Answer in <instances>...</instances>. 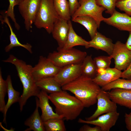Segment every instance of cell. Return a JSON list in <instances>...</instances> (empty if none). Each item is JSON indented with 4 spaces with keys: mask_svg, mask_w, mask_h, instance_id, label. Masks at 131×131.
<instances>
[{
    "mask_svg": "<svg viewBox=\"0 0 131 131\" xmlns=\"http://www.w3.org/2000/svg\"><path fill=\"white\" fill-rule=\"evenodd\" d=\"M2 61L11 63L15 66L23 85V93L18 102L21 112L28 99L32 96L36 97L41 91L37 86L32 74L33 67L12 54L10 55L7 59Z\"/></svg>",
    "mask_w": 131,
    "mask_h": 131,
    "instance_id": "cell-1",
    "label": "cell"
},
{
    "mask_svg": "<svg viewBox=\"0 0 131 131\" xmlns=\"http://www.w3.org/2000/svg\"><path fill=\"white\" fill-rule=\"evenodd\" d=\"M62 88L63 90L69 91L74 94L85 107L97 103L98 95L101 90L100 87L92 79L82 75L62 86Z\"/></svg>",
    "mask_w": 131,
    "mask_h": 131,
    "instance_id": "cell-2",
    "label": "cell"
},
{
    "mask_svg": "<svg viewBox=\"0 0 131 131\" xmlns=\"http://www.w3.org/2000/svg\"><path fill=\"white\" fill-rule=\"evenodd\" d=\"M49 100L55 106L56 113L67 121L75 119L84 107L75 96L64 90L50 94Z\"/></svg>",
    "mask_w": 131,
    "mask_h": 131,
    "instance_id": "cell-3",
    "label": "cell"
},
{
    "mask_svg": "<svg viewBox=\"0 0 131 131\" xmlns=\"http://www.w3.org/2000/svg\"><path fill=\"white\" fill-rule=\"evenodd\" d=\"M60 18L54 8L53 0H41L34 24L37 28H44L50 34Z\"/></svg>",
    "mask_w": 131,
    "mask_h": 131,
    "instance_id": "cell-4",
    "label": "cell"
},
{
    "mask_svg": "<svg viewBox=\"0 0 131 131\" xmlns=\"http://www.w3.org/2000/svg\"><path fill=\"white\" fill-rule=\"evenodd\" d=\"M49 53L47 58L59 68L72 64L82 62L87 53L72 48L68 49H57Z\"/></svg>",
    "mask_w": 131,
    "mask_h": 131,
    "instance_id": "cell-5",
    "label": "cell"
},
{
    "mask_svg": "<svg viewBox=\"0 0 131 131\" xmlns=\"http://www.w3.org/2000/svg\"><path fill=\"white\" fill-rule=\"evenodd\" d=\"M80 6L72 16V20L81 16H86L92 17L96 21L98 28L104 17L102 15L106 9L98 5L96 0H79Z\"/></svg>",
    "mask_w": 131,
    "mask_h": 131,
    "instance_id": "cell-6",
    "label": "cell"
},
{
    "mask_svg": "<svg viewBox=\"0 0 131 131\" xmlns=\"http://www.w3.org/2000/svg\"><path fill=\"white\" fill-rule=\"evenodd\" d=\"M61 68L57 67L47 57L40 56L38 63L32 69V74L36 82L43 79L54 77Z\"/></svg>",
    "mask_w": 131,
    "mask_h": 131,
    "instance_id": "cell-7",
    "label": "cell"
},
{
    "mask_svg": "<svg viewBox=\"0 0 131 131\" xmlns=\"http://www.w3.org/2000/svg\"><path fill=\"white\" fill-rule=\"evenodd\" d=\"M41 0H24L18 5L19 11L24 20L25 29L32 28L38 9Z\"/></svg>",
    "mask_w": 131,
    "mask_h": 131,
    "instance_id": "cell-8",
    "label": "cell"
},
{
    "mask_svg": "<svg viewBox=\"0 0 131 131\" xmlns=\"http://www.w3.org/2000/svg\"><path fill=\"white\" fill-rule=\"evenodd\" d=\"M111 56L114 60L115 68L119 70H125L131 62V51L120 41L114 44Z\"/></svg>",
    "mask_w": 131,
    "mask_h": 131,
    "instance_id": "cell-9",
    "label": "cell"
},
{
    "mask_svg": "<svg viewBox=\"0 0 131 131\" xmlns=\"http://www.w3.org/2000/svg\"><path fill=\"white\" fill-rule=\"evenodd\" d=\"M97 102L96 110L92 115L86 118V120H93L103 114L117 111V104L111 99L107 91L101 89L98 95Z\"/></svg>",
    "mask_w": 131,
    "mask_h": 131,
    "instance_id": "cell-10",
    "label": "cell"
},
{
    "mask_svg": "<svg viewBox=\"0 0 131 131\" xmlns=\"http://www.w3.org/2000/svg\"><path fill=\"white\" fill-rule=\"evenodd\" d=\"M82 63L68 65L60 68L54 77L61 87L72 82L82 75Z\"/></svg>",
    "mask_w": 131,
    "mask_h": 131,
    "instance_id": "cell-11",
    "label": "cell"
},
{
    "mask_svg": "<svg viewBox=\"0 0 131 131\" xmlns=\"http://www.w3.org/2000/svg\"><path fill=\"white\" fill-rule=\"evenodd\" d=\"M119 115V113L116 111L103 114L92 120L88 121L79 118L78 122L79 123L98 126L100 127L101 131H109L115 125Z\"/></svg>",
    "mask_w": 131,
    "mask_h": 131,
    "instance_id": "cell-12",
    "label": "cell"
},
{
    "mask_svg": "<svg viewBox=\"0 0 131 131\" xmlns=\"http://www.w3.org/2000/svg\"><path fill=\"white\" fill-rule=\"evenodd\" d=\"M103 21L120 30L131 32V16L125 13L115 10L110 17L104 18Z\"/></svg>",
    "mask_w": 131,
    "mask_h": 131,
    "instance_id": "cell-13",
    "label": "cell"
},
{
    "mask_svg": "<svg viewBox=\"0 0 131 131\" xmlns=\"http://www.w3.org/2000/svg\"><path fill=\"white\" fill-rule=\"evenodd\" d=\"M69 31L68 21L60 18L54 24L51 33L58 45L57 49H62L66 41Z\"/></svg>",
    "mask_w": 131,
    "mask_h": 131,
    "instance_id": "cell-14",
    "label": "cell"
},
{
    "mask_svg": "<svg viewBox=\"0 0 131 131\" xmlns=\"http://www.w3.org/2000/svg\"><path fill=\"white\" fill-rule=\"evenodd\" d=\"M46 92L41 90L36 96L39 99V106L41 111V117L43 122L48 120L63 117L53 111L49 102V95Z\"/></svg>",
    "mask_w": 131,
    "mask_h": 131,
    "instance_id": "cell-15",
    "label": "cell"
},
{
    "mask_svg": "<svg viewBox=\"0 0 131 131\" xmlns=\"http://www.w3.org/2000/svg\"><path fill=\"white\" fill-rule=\"evenodd\" d=\"M114 44L112 40L97 32L94 37L88 41V45L85 48H93L97 49H100L106 52L109 56L112 53Z\"/></svg>",
    "mask_w": 131,
    "mask_h": 131,
    "instance_id": "cell-16",
    "label": "cell"
},
{
    "mask_svg": "<svg viewBox=\"0 0 131 131\" xmlns=\"http://www.w3.org/2000/svg\"><path fill=\"white\" fill-rule=\"evenodd\" d=\"M122 72L115 68L110 67L99 72L92 80L102 87L121 77Z\"/></svg>",
    "mask_w": 131,
    "mask_h": 131,
    "instance_id": "cell-17",
    "label": "cell"
},
{
    "mask_svg": "<svg viewBox=\"0 0 131 131\" xmlns=\"http://www.w3.org/2000/svg\"><path fill=\"white\" fill-rule=\"evenodd\" d=\"M109 93L111 99L117 104L131 108V90L115 88Z\"/></svg>",
    "mask_w": 131,
    "mask_h": 131,
    "instance_id": "cell-18",
    "label": "cell"
},
{
    "mask_svg": "<svg viewBox=\"0 0 131 131\" xmlns=\"http://www.w3.org/2000/svg\"><path fill=\"white\" fill-rule=\"evenodd\" d=\"M0 14L1 15L0 16L1 18H0V20L1 23H5L7 24L9 27L10 32L9 36L10 43L5 47L4 49L5 51L7 52L14 47H21L25 49L30 53L32 54L33 52L31 45L28 43L23 44L19 42L16 35L13 31L8 17L5 15L4 11H1Z\"/></svg>",
    "mask_w": 131,
    "mask_h": 131,
    "instance_id": "cell-19",
    "label": "cell"
},
{
    "mask_svg": "<svg viewBox=\"0 0 131 131\" xmlns=\"http://www.w3.org/2000/svg\"><path fill=\"white\" fill-rule=\"evenodd\" d=\"M36 107L31 115L26 119L24 122V124L28 127L25 131H45L44 122L39 114L38 108L39 99L36 97L35 98Z\"/></svg>",
    "mask_w": 131,
    "mask_h": 131,
    "instance_id": "cell-20",
    "label": "cell"
},
{
    "mask_svg": "<svg viewBox=\"0 0 131 131\" xmlns=\"http://www.w3.org/2000/svg\"><path fill=\"white\" fill-rule=\"evenodd\" d=\"M8 94V99L3 114V122L6 124V117L8 109L13 104L18 102L20 98V93L15 90L12 85L11 76L8 75L5 80Z\"/></svg>",
    "mask_w": 131,
    "mask_h": 131,
    "instance_id": "cell-21",
    "label": "cell"
},
{
    "mask_svg": "<svg viewBox=\"0 0 131 131\" xmlns=\"http://www.w3.org/2000/svg\"><path fill=\"white\" fill-rule=\"evenodd\" d=\"M68 23L69 26L68 34L65 44L62 49H68L77 46H82L86 47L88 45V41H86L76 33L70 20L68 21Z\"/></svg>",
    "mask_w": 131,
    "mask_h": 131,
    "instance_id": "cell-22",
    "label": "cell"
},
{
    "mask_svg": "<svg viewBox=\"0 0 131 131\" xmlns=\"http://www.w3.org/2000/svg\"><path fill=\"white\" fill-rule=\"evenodd\" d=\"M36 83L40 89L50 94L62 90V87L56 81L54 77L43 79L36 82Z\"/></svg>",
    "mask_w": 131,
    "mask_h": 131,
    "instance_id": "cell-23",
    "label": "cell"
},
{
    "mask_svg": "<svg viewBox=\"0 0 131 131\" xmlns=\"http://www.w3.org/2000/svg\"><path fill=\"white\" fill-rule=\"evenodd\" d=\"M73 21L79 23L83 26L87 30L92 39L98 32V25L95 20L90 16H78L72 19Z\"/></svg>",
    "mask_w": 131,
    "mask_h": 131,
    "instance_id": "cell-24",
    "label": "cell"
},
{
    "mask_svg": "<svg viewBox=\"0 0 131 131\" xmlns=\"http://www.w3.org/2000/svg\"><path fill=\"white\" fill-rule=\"evenodd\" d=\"M98 73V69L91 56L87 55L82 63V75L92 79Z\"/></svg>",
    "mask_w": 131,
    "mask_h": 131,
    "instance_id": "cell-25",
    "label": "cell"
},
{
    "mask_svg": "<svg viewBox=\"0 0 131 131\" xmlns=\"http://www.w3.org/2000/svg\"><path fill=\"white\" fill-rule=\"evenodd\" d=\"M54 8L60 18L67 21L71 17L69 5L67 0H53Z\"/></svg>",
    "mask_w": 131,
    "mask_h": 131,
    "instance_id": "cell-26",
    "label": "cell"
},
{
    "mask_svg": "<svg viewBox=\"0 0 131 131\" xmlns=\"http://www.w3.org/2000/svg\"><path fill=\"white\" fill-rule=\"evenodd\" d=\"M63 118L50 119L43 122L46 131H66V129Z\"/></svg>",
    "mask_w": 131,
    "mask_h": 131,
    "instance_id": "cell-27",
    "label": "cell"
},
{
    "mask_svg": "<svg viewBox=\"0 0 131 131\" xmlns=\"http://www.w3.org/2000/svg\"><path fill=\"white\" fill-rule=\"evenodd\" d=\"M115 88L131 90V80L120 78L102 87V90H110Z\"/></svg>",
    "mask_w": 131,
    "mask_h": 131,
    "instance_id": "cell-28",
    "label": "cell"
},
{
    "mask_svg": "<svg viewBox=\"0 0 131 131\" xmlns=\"http://www.w3.org/2000/svg\"><path fill=\"white\" fill-rule=\"evenodd\" d=\"M112 58L111 56H100L94 58L93 60L98 69V72L110 68Z\"/></svg>",
    "mask_w": 131,
    "mask_h": 131,
    "instance_id": "cell-29",
    "label": "cell"
},
{
    "mask_svg": "<svg viewBox=\"0 0 131 131\" xmlns=\"http://www.w3.org/2000/svg\"><path fill=\"white\" fill-rule=\"evenodd\" d=\"M7 92L6 80L3 78L1 69H0V111L3 114L6 106L5 98Z\"/></svg>",
    "mask_w": 131,
    "mask_h": 131,
    "instance_id": "cell-30",
    "label": "cell"
},
{
    "mask_svg": "<svg viewBox=\"0 0 131 131\" xmlns=\"http://www.w3.org/2000/svg\"><path fill=\"white\" fill-rule=\"evenodd\" d=\"M118 0H96L97 4L104 8L105 12L112 15L116 10V3Z\"/></svg>",
    "mask_w": 131,
    "mask_h": 131,
    "instance_id": "cell-31",
    "label": "cell"
},
{
    "mask_svg": "<svg viewBox=\"0 0 131 131\" xmlns=\"http://www.w3.org/2000/svg\"><path fill=\"white\" fill-rule=\"evenodd\" d=\"M9 4L7 10L4 11L5 15L9 17L14 23L15 26L17 30H19L20 26L17 22L14 13V7L16 5V0H8Z\"/></svg>",
    "mask_w": 131,
    "mask_h": 131,
    "instance_id": "cell-32",
    "label": "cell"
},
{
    "mask_svg": "<svg viewBox=\"0 0 131 131\" xmlns=\"http://www.w3.org/2000/svg\"><path fill=\"white\" fill-rule=\"evenodd\" d=\"M116 7L131 16V0H118Z\"/></svg>",
    "mask_w": 131,
    "mask_h": 131,
    "instance_id": "cell-33",
    "label": "cell"
},
{
    "mask_svg": "<svg viewBox=\"0 0 131 131\" xmlns=\"http://www.w3.org/2000/svg\"><path fill=\"white\" fill-rule=\"evenodd\" d=\"M71 16L77 10L80 6L79 0H68Z\"/></svg>",
    "mask_w": 131,
    "mask_h": 131,
    "instance_id": "cell-34",
    "label": "cell"
},
{
    "mask_svg": "<svg viewBox=\"0 0 131 131\" xmlns=\"http://www.w3.org/2000/svg\"><path fill=\"white\" fill-rule=\"evenodd\" d=\"M80 131H101L100 127L98 126L92 127L87 125H85L79 129Z\"/></svg>",
    "mask_w": 131,
    "mask_h": 131,
    "instance_id": "cell-35",
    "label": "cell"
},
{
    "mask_svg": "<svg viewBox=\"0 0 131 131\" xmlns=\"http://www.w3.org/2000/svg\"><path fill=\"white\" fill-rule=\"evenodd\" d=\"M121 77L123 79L131 80V62L127 69L122 72Z\"/></svg>",
    "mask_w": 131,
    "mask_h": 131,
    "instance_id": "cell-36",
    "label": "cell"
},
{
    "mask_svg": "<svg viewBox=\"0 0 131 131\" xmlns=\"http://www.w3.org/2000/svg\"><path fill=\"white\" fill-rule=\"evenodd\" d=\"M124 117L126 127L128 130L131 131V112L129 114L126 113Z\"/></svg>",
    "mask_w": 131,
    "mask_h": 131,
    "instance_id": "cell-37",
    "label": "cell"
},
{
    "mask_svg": "<svg viewBox=\"0 0 131 131\" xmlns=\"http://www.w3.org/2000/svg\"><path fill=\"white\" fill-rule=\"evenodd\" d=\"M129 32V37L125 44L126 47L131 51V32Z\"/></svg>",
    "mask_w": 131,
    "mask_h": 131,
    "instance_id": "cell-38",
    "label": "cell"
},
{
    "mask_svg": "<svg viewBox=\"0 0 131 131\" xmlns=\"http://www.w3.org/2000/svg\"><path fill=\"white\" fill-rule=\"evenodd\" d=\"M24 0H16V5H18L21 2Z\"/></svg>",
    "mask_w": 131,
    "mask_h": 131,
    "instance_id": "cell-39",
    "label": "cell"
}]
</instances>
